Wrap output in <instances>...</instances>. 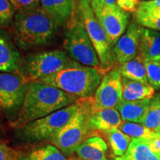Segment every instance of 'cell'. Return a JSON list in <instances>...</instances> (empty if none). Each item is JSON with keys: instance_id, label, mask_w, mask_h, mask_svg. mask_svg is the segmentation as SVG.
I'll return each mask as SVG.
<instances>
[{"instance_id": "obj_1", "label": "cell", "mask_w": 160, "mask_h": 160, "mask_svg": "<svg viewBox=\"0 0 160 160\" xmlns=\"http://www.w3.org/2000/svg\"><path fill=\"white\" fill-rule=\"evenodd\" d=\"M77 100L74 96L52 85L39 81L30 82L21 110L11 125L19 128L31 122L71 105Z\"/></svg>"}, {"instance_id": "obj_2", "label": "cell", "mask_w": 160, "mask_h": 160, "mask_svg": "<svg viewBox=\"0 0 160 160\" xmlns=\"http://www.w3.org/2000/svg\"><path fill=\"white\" fill-rule=\"evenodd\" d=\"M12 26L14 42L24 50L49 44L55 38L59 28L41 7L17 11Z\"/></svg>"}, {"instance_id": "obj_3", "label": "cell", "mask_w": 160, "mask_h": 160, "mask_svg": "<svg viewBox=\"0 0 160 160\" xmlns=\"http://www.w3.org/2000/svg\"><path fill=\"white\" fill-rule=\"evenodd\" d=\"M103 75L99 70L82 65L75 60L59 73L43 78L39 82L84 99L92 97L101 83Z\"/></svg>"}, {"instance_id": "obj_4", "label": "cell", "mask_w": 160, "mask_h": 160, "mask_svg": "<svg viewBox=\"0 0 160 160\" xmlns=\"http://www.w3.org/2000/svg\"><path fill=\"white\" fill-rule=\"evenodd\" d=\"M80 108L71 121L53 136L50 142L63 154L71 156L85 141L91 130L89 119L93 111V97L79 99Z\"/></svg>"}, {"instance_id": "obj_5", "label": "cell", "mask_w": 160, "mask_h": 160, "mask_svg": "<svg viewBox=\"0 0 160 160\" xmlns=\"http://www.w3.org/2000/svg\"><path fill=\"white\" fill-rule=\"evenodd\" d=\"M75 11L83 20L88 34L97 52L100 62V72L104 76L117 68L119 63L113 51V45L98 21L91 5L76 4Z\"/></svg>"}, {"instance_id": "obj_6", "label": "cell", "mask_w": 160, "mask_h": 160, "mask_svg": "<svg viewBox=\"0 0 160 160\" xmlns=\"http://www.w3.org/2000/svg\"><path fill=\"white\" fill-rule=\"evenodd\" d=\"M80 108V100L45 117L19 128L18 134L26 142H37L51 139L74 117Z\"/></svg>"}, {"instance_id": "obj_7", "label": "cell", "mask_w": 160, "mask_h": 160, "mask_svg": "<svg viewBox=\"0 0 160 160\" xmlns=\"http://www.w3.org/2000/svg\"><path fill=\"white\" fill-rule=\"evenodd\" d=\"M77 12L68 25L64 47L71 57L82 65L100 71V62L92 44L83 20Z\"/></svg>"}, {"instance_id": "obj_8", "label": "cell", "mask_w": 160, "mask_h": 160, "mask_svg": "<svg viewBox=\"0 0 160 160\" xmlns=\"http://www.w3.org/2000/svg\"><path fill=\"white\" fill-rule=\"evenodd\" d=\"M67 53L61 50L42 52L27 57L21 63L19 74L30 82L59 73L71 62Z\"/></svg>"}, {"instance_id": "obj_9", "label": "cell", "mask_w": 160, "mask_h": 160, "mask_svg": "<svg viewBox=\"0 0 160 160\" xmlns=\"http://www.w3.org/2000/svg\"><path fill=\"white\" fill-rule=\"evenodd\" d=\"M30 81L19 73L0 72V111L11 123L19 114Z\"/></svg>"}, {"instance_id": "obj_10", "label": "cell", "mask_w": 160, "mask_h": 160, "mask_svg": "<svg viewBox=\"0 0 160 160\" xmlns=\"http://www.w3.org/2000/svg\"><path fill=\"white\" fill-rule=\"evenodd\" d=\"M122 77L117 68L103 76L93 97V109L113 108L122 102Z\"/></svg>"}, {"instance_id": "obj_11", "label": "cell", "mask_w": 160, "mask_h": 160, "mask_svg": "<svg viewBox=\"0 0 160 160\" xmlns=\"http://www.w3.org/2000/svg\"><path fill=\"white\" fill-rule=\"evenodd\" d=\"M94 12L98 21L113 46L119 38L125 33L129 22V14L117 4L105 6Z\"/></svg>"}, {"instance_id": "obj_12", "label": "cell", "mask_w": 160, "mask_h": 160, "mask_svg": "<svg viewBox=\"0 0 160 160\" xmlns=\"http://www.w3.org/2000/svg\"><path fill=\"white\" fill-rule=\"evenodd\" d=\"M114 160H160V134L149 139H132L125 154Z\"/></svg>"}, {"instance_id": "obj_13", "label": "cell", "mask_w": 160, "mask_h": 160, "mask_svg": "<svg viewBox=\"0 0 160 160\" xmlns=\"http://www.w3.org/2000/svg\"><path fill=\"white\" fill-rule=\"evenodd\" d=\"M140 28L141 27L137 23L131 22L113 46V51L119 65L131 61L137 56Z\"/></svg>"}, {"instance_id": "obj_14", "label": "cell", "mask_w": 160, "mask_h": 160, "mask_svg": "<svg viewBox=\"0 0 160 160\" xmlns=\"http://www.w3.org/2000/svg\"><path fill=\"white\" fill-rule=\"evenodd\" d=\"M21 63L20 53L11 36L0 28V72L19 74Z\"/></svg>"}, {"instance_id": "obj_15", "label": "cell", "mask_w": 160, "mask_h": 160, "mask_svg": "<svg viewBox=\"0 0 160 160\" xmlns=\"http://www.w3.org/2000/svg\"><path fill=\"white\" fill-rule=\"evenodd\" d=\"M40 6L59 27L68 25L76 8V0H40Z\"/></svg>"}, {"instance_id": "obj_16", "label": "cell", "mask_w": 160, "mask_h": 160, "mask_svg": "<svg viewBox=\"0 0 160 160\" xmlns=\"http://www.w3.org/2000/svg\"><path fill=\"white\" fill-rule=\"evenodd\" d=\"M122 122V121L121 116L116 108L100 110L93 109L89 119L91 130L103 132L119 128Z\"/></svg>"}, {"instance_id": "obj_17", "label": "cell", "mask_w": 160, "mask_h": 160, "mask_svg": "<svg viewBox=\"0 0 160 160\" xmlns=\"http://www.w3.org/2000/svg\"><path fill=\"white\" fill-rule=\"evenodd\" d=\"M138 53L146 60L160 61V32L141 27Z\"/></svg>"}, {"instance_id": "obj_18", "label": "cell", "mask_w": 160, "mask_h": 160, "mask_svg": "<svg viewBox=\"0 0 160 160\" xmlns=\"http://www.w3.org/2000/svg\"><path fill=\"white\" fill-rule=\"evenodd\" d=\"M79 159L83 160H109L108 145L102 138L92 137L85 139L76 151Z\"/></svg>"}, {"instance_id": "obj_19", "label": "cell", "mask_w": 160, "mask_h": 160, "mask_svg": "<svg viewBox=\"0 0 160 160\" xmlns=\"http://www.w3.org/2000/svg\"><path fill=\"white\" fill-rule=\"evenodd\" d=\"M122 92L124 101L151 99L155 95V90L149 83H143L122 77Z\"/></svg>"}, {"instance_id": "obj_20", "label": "cell", "mask_w": 160, "mask_h": 160, "mask_svg": "<svg viewBox=\"0 0 160 160\" xmlns=\"http://www.w3.org/2000/svg\"><path fill=\"white\" fill-rule=\"evenodd\" d=\"M151 99L138 100V101H124L118 105L116 108L119 112L124 121L141 123L145 116Z\"/></svg>"}, {"instance_id": "obj_21", "label": "cell", "mask_w": 160, "mask_h": 160, "mask_svg": "<svg viewBox=\"0 0 160 160\" xmlns=\"http://www.w3.org/2000/svg\"><path fill=\"white\" fill-rule=\"evenodd\" d=\"M117 68L122 77L143 83H148L145 65V59L139 53L134 59L131 61L120 64L117 66Z\"/></svg>"}, {"instance_id": "obj_22", "label": "cell", "mask_w": 160, "mask_h": 160, "mask_svg": "<svg viewBox=\"0 0 160 160\" xmlns=\"http://www.w3.org/2000/svg\"><path fill=\"white\" fill-rule=\"evenodd\" d=\"M133 17L140 27L160 32V7L144 8L138 5Z\"/></svg>"}, {"instance_id": "obj_23", "label": "cell", "mask_w": 160, "mask_h": 160, "mask_svg": "<svg viewBox=\"0 0 160 160\" xmlns=\"http://www.w3.org/2000/svg\"><path fill=\"white\" fill-rule=\"evenodd\" d=\"M157 133L160 131V93L154 95L151 99L150 105L148 108L141 123Z\"/></svg>"}, {"instance_id": "obj_24", "label": "cell", "mask_w": 160, "mask_h": 160, "mask_svg": "<svg viewBox=\"0 0 160 160\" xmlns=\"http://www.w3.org/2000/svg\"><path fill=\"white\" fill-rule=\"evenodd\" d=\"M105 133H107L108 139L113 154L116 157H122L125 154L128 149L132 139L131 138L125 134L118 128Z\"/></svg>"}, {"instance_id": "obj_25", "label": "cell", "mask_w": 160, "mask_h": 160, "mask_svg": "<svg viewBox=\"0 0 160 160\" xmlns=\"http://www.w3.org/2000/svg\"><path fill=\"white\" fill-rule=\"evenodd\" d=\"M22 160H67L61 151L53 145H46L33 150Z\"/></svg>"}, {"instance_id": "obj_26", "label": "cell", "mask_w": 160, "mask_h": 160, "mask_svg": "<svg viewBox=\"0 0 160 160\" xmlns=\"http://www.w3.org/2000/svg\"><path fill=\"white\" fill-rule=\"evenodd\" d=\"M118 128L132 139H139V138L149 139V138L154 137L157 134L156 132L142 124L131 122H122Z\"/></svg>"}, {"instance_id": "obj_27", "label": "cell", "mask_w": 160, "mask_h": 160, "mask_svg": "<svg viewBox=\"0 0 160 160\" xmlns=\"http://www.w3.org/2000/svg\"><path fill=\"white\" fill-rule=\"evenodd\" d=\"M17 11L9 0H0V28L13 25Z\"/></svg>"}, {"instance_id": "obj_28", "label": "cell", "mask_w": 160, "mask_h": 160, "mask_svg": "<svg viewBox=\"0 0 160 160\" xmlns=\"http://www.w3.org/2000/svg\"><path fill=\"white\" fill-rule=\"evenodd\" d=\"M148 83L154 90H160V61L145 59Z\"/></svg>"}, {"instance_id": "obj_29", "label": "cell", "mask_w": 160, "mask_h": 160, "mask_svg": "<svg viewBox=\"0 0 160 160\" xmlns=\"http://www.w3.org/2000/svg\"><path fill=\"white\" fill-rule=\"evenodd\" d=\"M18 11L35 9L41 7L40 0H9Z\"/></svg>"}, {"instance_id": "obj_30", "label": "cell", "mask_w": 160, "mask_h": 160, "mask_svg": "<svg viewBox=\"0 0 160 160\" xmlns=\"http://www.w3.org/2000/svg\"><path fill=\"white\" fill-rule=\"evenodd\" d=\"M0 160H21V157L16 150L0 143Z\"/></svg>"}, {"instance_id": "obj_31", "label": "cell", "mask_w": 160, "mask_h": 160, "mask_svg": "<svg viewBox=\"0 0 160 160\" xmlns=\"http://www.w3.org/2000/svg\"><path fill=\"white\" fill-rule=\"evenodd\" d=\"M139 3L138 0H117L116 2L124 11L133 13L137 11Z\"/></svg>"}, {"instance_id": "obj_32", "label": "cell", "mask_w": 160, "mask_h": 160, "mask_svg": "<svg viewBox=\"0 0 160 160\" xmlns=\"http://www.w3.org/2000/svg\"><path fill=\"white\" fill-rule=\"evenodd\" d=\"M117 0H93L91 3V8L93 11L100 9L105 6H111L115 5Z\"/></svg>"}, {"instance_id": "obj_33", "label": "cell", "mask_w": 160, "mask_h": 160, "mask_svg": "<svg viewBox=\"0 0 160 160\" xmlns=\"http://www.w3.org/2000/svg\"><path fill=\"white\" fill-rule=\"evenodd\" d=\"M139 5L144 8L160 7V0H151L147 2H140Z\"/></svg>"}, {"instance_id": "obj_34", "label": "cell", "mask_w": 160, "mask_h": 160, "mask_svg": "<svg viewBox=\"0 0 160 160\" xmlns=\"http://www.w3.org/2000/svg\"><path fill=\"white\" fill-rule=\"evenodd\" d=\"M93 0H76V4L77 5H81V4H88L91 5Z\"/></svg>"}, {"instance_id": "obj_35", "label": "cell", "mask_w": 160, "mask_h": 160, "mask_svg": "<svg viewBox=\"0 0 160 160\" xmlns=\"http://www.w3.org/2000/svg\"><path fill=\"white\" fill-rule=\"evenodd\" d=\"M138 1H140V2H147V1H151V0H138Z\"/></svg>"}, {"instance_id": "obj_36", "label": "cell", "mask_w": 160, "mask_h": 160, "mask_svg": "<svg viewBox=\"0 0 160 160\" xmlns=\"http://www.w3.org/2000/svg\"><path fill=\"white\" fill-rule=\"evenodd\" d=\"M69 160H83V159H71Z\"/></svg>"}, {"instance_id": "obj_37", "label": "cell", "mask_w": 160, "mask_h": 160, "mask_svg": "<svg viewBox=\"0 0 160 160\" xmlns=\"http://www.w3.org/2000/svg\"><path fill=\"white\" fill-rule=\"evenodd\" d=\"M159 134H160V131H159Z\"/></svg>"}]
</instances>
